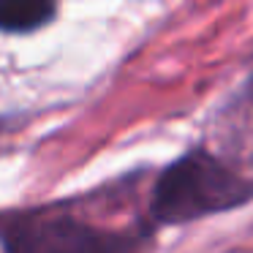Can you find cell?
Returning a JSON list of instances; mask_svg holds the SVG:
<instances>
[{"instance_id": "obj_1", "label": "cell", "mask_w": 253, "mask_h": 253, "mask_svg": "<svg viewBox=\"0 0 253 253\" xmlns=\"http://www.w3.org/2000/svg\"><path fill=\"white\" fill-rule=\"evenodd\" d=\"M253 199V182L207 150H191L161 171L150 199L158 226H182L229 212Z\"/></svg>"}, {"instance_id": "obj_2", "label": "cell", "mask_w": 253, "mask_h": 253, "mask_svg": "<svg viewBox=\"0 0 253 253\" xmlns=\"http://www.w3.org/2000/svg\"><path fill=\"white\" fill-rule=\"evenodd\" d=\"M0 245L3 253H139L136 237L44 210L0 215Z\"/></svg>"}, {"instance_id": "obj_3", "label": "cell", "mask_w": 253, "mask_h": 253, "mask_svg": "<svg viewBox=\"0 0 253 253\" xmlns=\"http://www.w3.org/2000/svg\"><path fill=\"white\" fill-rule=\"evenodd\" d=\"M52 17V0H0V30L28 33Z\"/></svg>"}]
</instances>
